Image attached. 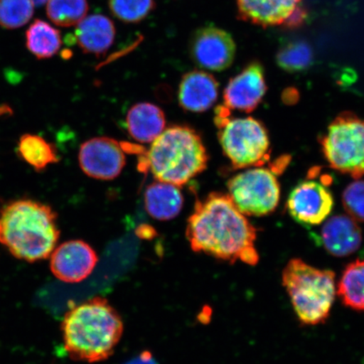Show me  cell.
Wrapping results in <instances>:
<instances>
[{
    "mask_svg": "<svg viewBox=\"0 0 364 364\" xmlns=\"http://www.w3.org/2000/svg\"><path fill=\"white\" fill-rule=\"evenodd\" d=\"M191 248L234 263L256 266L257 229L236 208L229 195L213 193L195 203L186 231Z\"/></svg>",
    "mask_w": 364,
    "mask_h": 364,
    "instance_id": "6da1fadb",
    "label": "cell"
},
{
    "mask_svg": "<svg viewBox=\"0 0 364 364\" xmlns=\"http://www.w3.org/2000/svg\"><path fill=\"white\" fill-rule=\"evenodd\" d=\"M57 220L48 204L30 198L13 200L0 208V244L20 260H44L60 235Z\"/></svg>",
    "mask_w": 364,
    "mask_h": 364,
    "instance_id": "7a4b0ae2",
    "label": "cell"
},
{
    "mask_svg": "<svg viewBox=\"0 0 364 364\" xmlns=\"http://www.w3.org/2000/svg\"><path fill=\"white\" fill-rule=\"evenodd\" d=\"M124 323L106 299L95 297L66 313L62 322L66 352L75 361L97 363L113 353Z\"/></svg>",
    "mask_w": 364,
    "mask_h": 364,
    "instance_id": "3957f363",
    "label": "cell"
},
{
    "mask_svg": "<svg viewBox=\"0 0 364 364\" xmlns=\"http://www.w3.org/2000/svg\"><path fill=\"white\" fill-rule=\"evenodd\" d=\"M147 159L154 178L181 186L206 169L208 156L197 132L176 125L152 142Z\"/></svg>",
    "mask_w": 364,
    "mask_h": 364,
    "instance_id": "277c9868",
    "label": "cell"
},
{
    "mask_svg": "<svg viewBox=\"0 0 364 364\" xmlns=\"http://www.w3.org/2000/svg\"><path fill=\"white\" fill-rule=\"evenodd\" d=\"M282 279L302 324L316 326L326 321L336 294L334 272L294 258L285 266Z\"/></svg>",
    "mask_w": 364,
    "mask_h": 364,
    "instance_id": "5b68a950",
    "label": "cell"
},
{
    "mask_svg": "<svg viewBox=\"0 0 364 364\" xmlns=\"http://www.w3.org/2000/svg\"><path fill=\"white\" fill-rule=\"evenodd\" d=\"M322 149L334 170L359 179L364 176V119L345 113L331 122L321 140Z\"/></svg>",
    "mask_w": 364,
    "mask_h": 364,
    "instance_id": "8992f818",
    "label": "cell"
},
{
    "mask_svg": "<svg viewBox=\"0 0 364 364\" xmlns=\"http://www.w3.org/2000/svg\"><path fill=\"white\" fill-rule=\"evenodd\" d=\"M218 139L235 169L262 165L268 157L270 141L262 122L252 117L217 118Z\"/></svg>",
    "mask_w": 364,
    "mask_h": 364,
    "instance_id": "52a82bcc",
    "label": "cell"
},
{
    "mask_svg": "<svg viewBox=\"0 0 364 364\" xmlns=\"http://www.w3.org/2000/svg\"><path fill=\"white\" fill-rule=\"evenodd\" d=\"M228 189L232 201L245 216L269 215L279 203V181L265 168H255L232 177Z\"/></svg>",
    "mask_w": 364,
    "mask_h": 364,
    "instance_id": "ba28073f",
    "label": "cell"
},
{
    "mask_svg": "<svg viewBox=\"0 0 364 364\" xmlns=\"http://www.w3.org/2000/svg\"><path fill=\"white\" fill-rule=\"evenodd\" d=\"M233 38L215 26H203L195 31L190 41V55L203 70L220 72L227 70L235 56Z\"/></svg>",
    "mask_w": 364,
    "mask_h": 364,
    "instance_id": "9c48e42d",
    "label": "cell"
},
{
    "mask_svg": "<svg viewBox=\"0 0 364 364\" xmlns=\"http://www.w3.org/2000/svg\"><path fill=\"white\" fill-rule=\"evenodd\" d=\"M79 164L85 175L97 180L110 181L117 178L124 170L125 154L115 139L98 136L81 144Z\"/></svg>",
    "mask_w": 364,
    "mask_h": 364,
    "instance_id": "30bf717a",
    "label": "cell"
},
{
    "mask_svg": "<svg viewBox=\"0 0 364 364\" xmlns=\"http://www.w3.org/2000/svg\"><path fill=\"white\" fill-rule=\"evenodd\" d=\"M334 206L330 190L320 182H300L290 193L287 208L295 221L304 225H317L326 220Z\"/></svg>",
    "mask_w": 364,
    "mask_h": 364,
    "instance_id": "8fae6325",
    "label": "cell"
},
{
    "mask_svg": "<svg viewBox=\"0 0 364 364\" xmlns=\"http://www.w3.org/2000/svg\"><path fill=\"white\" fill-rule=\"evenodd\" d=\"M50 268L58 279L76 284L88 277L98 262L94 249L83 240H70L50 255Z\"/></svg>",
    "mask_w": 364,
    "mask_h": 364,
    "instance_id": "7c38bea8",
    "label": "cell"
},
{
    "mask_svg": "<svg viewBox=\"0 0 364 364\" xmlns=\"http://www.w3.org/2000/svg\"><path fill=\"white\" fill-rule=\"evenodd\" d=\"M267 91L264 70L260 63H250L226 86L225 106L247 113L252 112L261 103Z\"/></svg>",
    "mask_w": 364,
    "mask_h": 364,
    "instance_id": "4fadbf2b",
    "label": "cell"
},
{
    "mask_svg": "<svg viewBox=\"0 0 364 364\" xmlns=\"http://www.w3.org/2000/svg\"><path fill=\"white\" fill-rule=\"evenodd\" d=\"M321 236L326 252L336 257H348L356 252L363 241L358 221L347 215H336L327 220Z\"/></svg>",
    "mask_w": 364,
    "mask_h": 364,
    "instance_id": "5bb4252c",
    "label": "cell"
},
{
    "mask_svg": "<svg viewBox=\"0 0 364 364\" xmlns=\"http://www.w3.org/2000/svg\"><path fill=\"white\" fill-rule=\"evenodd\" d=\"M217 80L207 72L193 70L182 77L178 90L180 106L186 111L203 112L218 99Z\"/></svg>",
    "mask_w": 364,
    "mask_h": 364,
    "instance_id": "9a60e30c",
    "label": "cell"
},
{
    "mask_svg": "<svg viewBox=\"0 0 364 364\" xmlns=\"http://www.w3.org/2000/svg\"><path fill=\"white\" fill-rule=\"evenodd\" d=\"M75 39L85 53L100 57L111 48L116 36L115 26L108 17L91 15L76 25Z\"/></svg>",
    "mask_w": 364,
    "mask_h": 364,
    "instance_id": "2e32d148",
    "label": "cell"
},
{
    "mask_svg": "<svg viewBox=\"0 0 364 364\" xmlns=\"http://www.w3.org/2000/svg\"><path fill=\"white\" fill-rule=\"evenodd\" d=\"M127 131L139 143L154 142L166 129L165 113L149 102H141L130 108L126 118Z\"/></svg>",
    "mask_w": 364,
    "mask_h": 364,
    "instance_id": "e0dca14e",
    "label": "cell"
},
{
    "mask_svg": "<svg viewBox=\"0 0 364 364\" xmlns=\"http://www.w3.org/2000/svg\"><path fill=\"white\" fill-rule=\"evenodd\" d=\"M300 0H237L241 19L262 26L283 24Z\"/></svg>",
    "mask_w": 364,
    "mask_h": 364,
    "instance_id": "ac0fdd59",
    "label": "cell"
},
{
    "mask_svg": "<svg viewBox=\"0 0 364 364\" xmlns=\"http://www.w3.org/2000/svg\"><path fill=\"white\" fill-rule=\"evenodd\" d=\"M183 203L179 186L167 182H154L144 193L145 208L150 216L158 220H171L178 216Z\"/></svg>",
    "mask_w": 364,
    "mask_h": 364,
    "instance_id": "d6986e66",
    "label": "cell"
},
{
    "mask_svg": "<svg viewBox=\"0 0 364 364\" xmlns=\"http://www.w3.org/2000/svg\"><path fill=\"white\" fill-rule=\"evenodd\" d=\"M16 150L22 161L36 171L42 172L59 161L55 146L38 134L21 135Z\"/></svg>",
    "mask_w": 364,
    "mask_h": 364,
    "instance_id": "ffe728a7",
    "label": "cell"
},
{
    "mask_svg": "<svg viewBox=\"0 0 364 364\" xmlns=\"http://www.w3.org/2000/svg\"><path fill=\"white\" fill-rule=\"evenodd\" d=\"M336 294L346 306L364 312V259H357L346 267Z\"/></svg>",
    "mask_w": 364,
    "mask_h": 364,
    "instance_id": "44dd1931",
    "label": "cell"
},
{
    "mask_svg": "<svg viewBox=\"0 0 364 364\" xmlns=\"http://www.w3.org/2000/svg\"><path fill=\"white\" fill-rule=\"evenodd\" d=\"M61 45L59 31L42 20H36L26 31V47L39 59L55 55Z\"/></svg>",
    "mask_w": 364,
    "mask_h": 364,
    "instance_id": "7402d4cb",
    "label": "cell"
},
{
    "mask_svg": "<svg viewBox=\"0 0 364 364\" xmlns=\"http://www.w3.org/2000/svg\"><path fill=\"white\" fill-rule=\"evenodd\" d=\"M314 53L311 45L303 40L287 43L277 54V65L289 73L301 72L311 66Z\"/></svg>",
    "mask_w": 364,
    "mask_h": 364,
    "instance_id": "603a6c76",
    "label": "cell"
},
{
    "mask_svg": "<svg viewBox=\"0 0 364 364\" xmlns=\"http://www.w3.org/2000/svg\"><path fill=\"white\" fill-rule=\"evenodd\" d=\"M88 10L87 0H48L47 6L49 19L62 27L78 25Z\"/></svg>",
    "mask_w": 364,
    "mask_h": 364,
    "instance_id": "cb8c5ba5",
    "label": "cell"
},
{
    "mask_svg": "<svg viewBox=\"0 0 364 364\" xmlns=\"http://www.w3.org/2000/svg\"><path fill=\"white\" fill-rule=\"evenodd\" d=\"M33 0H0V26L16 29L25 26L33 16Z\"/></svg>",
    "mask_w": 364,
    "mask_h": 364,
    "instance_id": "d4e9b609",
    "label": "cell"
},
{
    "mask_svg": "<svg viewBox=\"0 0 364 364\" xmlns=\"http://www.w3.org/2000/svg\"><path fill=\"white\" fill-rule=\"evenodd\" d=\"M109 7L117 19L138 23L149 15L156 4L154 0H109Z\"/></svg>",
    "mask_w": 364,
    "mask_h": 364,
    "instance_id": "484cf974",
    "label": "cell"
},
{
    "mask_svg": "<svg viewBox=\"0 0 364 364\" xmlns=\"http://www.w3.org/2000/svg\"><path fill=\"white\" fill-rule=\"evenodd\" d=\"M343 202L350 217L355 220L364 222V181H357L350 184L344 191Z\"/></svg>",
    "mask_w": 364,
    "mask_h": 364,
    "instance_id": "4316f807",
    "label": "cell"
},
{
    "mask_svg": "<svg viewBox=\"0 0 364 364\" xmlns=\"http://www.w3.org/2000/svg\"><path fill=\"white\" fill-rule=\"evenodd\" d=\"M307 18V11L306 9L302 6H297L294 9V11L292 14L288 17L283 24L285 27H288V28H298L303 26L304 21L306 20Z\"/></svg>",
    "mask_w": 364,
    "mask_h": 364,
    "instance_id": "83f0119b",
    "label": "cell"
},
{
    "mask_svg": "<svg viewBox=\"0 0 364 364\" xmlns=\"http://www.w3.org/2000/svg\"><path fill=\"white\" fill-rule=\"evenodd\" d=\"M124 364H158L153 357L151 353L144 351L140 353L138 357L132 359Z\"/></svg>",
    "mask_w": 364,
    "mask_h": 364,
    "instance_id": "f1b7e54d",
    "label": "cell"
},
{
    "mask_svg": "<svg viewBox=\"0 0 364 364\" xmlns=\"http://www.w3.org/2000/svg\"><path fill=\"white\" fill-rule=\"evenodd\" d=\"M34 4H36V6H43V4H44L46 2L48 1V0H33Z\"/></svg>",
    "mask_w": 364,
    "mask_h": 364,
    "instance_id": "f546056e",
    "label": "cell"
}]
</instances>
